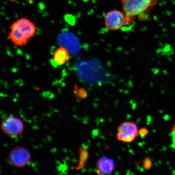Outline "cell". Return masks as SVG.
Segmentation results:
<instances>
[{
	"instance_id": "cell-4",
	"label": "cell",
	"mask_w": 175,
	"mask_h": 175,
	"mask_svg": "<svg viewBox=\"0 0 175 175\" xmlns=\"http://www.w3.org/2000/svg\"><path fill=\"white\" fill-rule=\"evenodd\" d=\"M124 14L119 10H114L107 13L105 17V26L108 30H117L125 24Z\"/></svg>"
},
{
	"instance_id": "cell-10",
	"label": "cell",
	"mask_w": 175,
	"mask_h": 175,
	"mask_svg": "<svg viewBox=\"0 0 175 175\" xmlns=\"http://www.w3.org/2000/svg\"><path fill=\"white\" fill-rule=\"evenodd\" d=\"M9 1H11V2H16V0H9Z\"/></svg>"
},
{
	"instance_id": "cell-6",
	"label": "cell",
	"mask_w": 175,
	"mask_h": 175,
	"mask_svg": "<svg viewBox=\"0 0 175 175\" xmlns=\"http://www.w3.org/2000/svg\"><path fill=\"white\" fill-rule=\"evenodd\" d=\"M30 157V153L27 149L18 147L11 150L9 154V159L14 166L22 167L28 164Z\"/></svg>"
},
{
	"instance_id": "cell-3",
	"label": "cell",
	"mask_w": 175,
	"mask_h": 175,
	"mask_svg": "<svg viewBox=\"0 0 175 175\" xmlns=\"http://www.w3.org/2000/svg\"><path fill=\"white\" fill-rule=\"evenodd\" d=\"M138 135V129L136 124L133 122L122 123L118 128L117 137L120 141L130 143L133 141Z\"/></svg>"
},
{
	"instance_id": "cell-7",
	"label": "cell",
	"mask_w": 175,
	"mask_h": 175,
	"mask_svg": "<svg viewBox=\"0 0 175 175\" xmlns=\"http://www.w3.org/2000/svg\"><path fill=\"white\" fill-rule=\"evenodd\" d=\"M113 159L108 157H103L98 161L97 168L101 173L110 174L113 172L115 168Z\"/></svg>"
},
{
	"instance_id": "cell-9",
	"label": "cell",
	"mask_w": 175,
	"mask_h": 175,
	"mask_svg": "<svg viewBox=\"0 0 175 175\" xmlns=\"http://www.w3.org/2000/svg\"><path fill=\"white\" fill-rule=\"evenodd\" d=\"M172 130L173 132L174 133L175 132V123L174 124Z\"/></svg>"
},
{
	"instance_id": "cell-1",
	"label": "cell",
	"mask_w": 175,
	"mask_h": 175,
	"mask_svg": "<svg viewBox=\"0 0 175 175\" xmlns=\"http://www.w3.org/2000/svg\"><path fill=\"white\" fill-rule=\"evenodd\" d=\"M37 28L27 17L16 20L10 25L8 38L14 45L23 47L36 36Z\"/></svg>"
},
{
	"instance_id": "cell-2",
	"label": "cell",
	"mask_w": 175,
	"mask_h": 175,
	"mask_svg": "<svg viewBox=\"0 0 175 175\" xmlns=\"http://www.w3.org/2000/svg\"><path fill=\"white\" fill-rule=\"evenodd\" d=\"M159 0H121L125 15V24L130 25L137 17L143 16L155 6Z\"/></svg>"
},
{
	"instance_id": "cell-8",
	"label": "cell",
	"mask_w": 175,
	"mask_h": 175,
	"mask_svg": "<svg viewBox=\"0 0 175 175\" xmlns=\"http://www.w3.org/2000/svg\"><path fill=\"white\" fill-rule=\"evenodd\" d=\"M70 54L65 48L60 47L54 52L53 58L54 61L58 66L63 65L71 58Z\"/></svg>"
},
{
	"instance_id": "cell-5",
	"label": "cell",
	"mask_w": 175,
	"mask_h": 175,
	"mask_svg": "<svg viewBox=\"0 0 175 175\" xmlns=\"http://www.w3.org/2000/svg\"><path fill=\"white\" fill-rule=\"evenodd\" d=\"M3 131L8 136L16 137L20 134L23 130V124L20 119L9 116L4 118L2 123Z\"/></svg>"
}]
</instances>
